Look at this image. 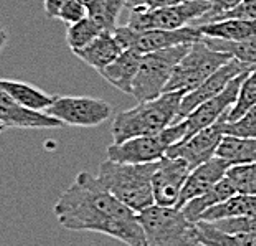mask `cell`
Returning a JSON list of instances; mask_svg holds the SVG:
<instances>
[{"label":"cell","instance_id":"cell-35","mask_svg":"<svg viewBox=\"0 0 256 246\" xmlns=\"http://www.w3.org/2000/svg\"><path fill=\"white\" fill-rule=\"evenodd\" d=\"M68 0H43V7H45V15L48 18H58L62 8L66 5Z\"/></svg>","mask_w":256,"mask_h":246},{"label":"cell","instance_id":"cell-22","mask_svg":"<svg viewBox=\"0 0 256 246\" xmlns=\"http://www.w3.org/2000/svg\"><path fill=\"white\" fill-rule=\"evenodd\" d=\"M238 216H256V195H242L236 194L226 200L225 204L214 206L202 216L200 222H220L226 218H238Z\"/></svg>","mask_w":256,"mask_h":246},{"label":"cell","instance_id":"cell-27","mask_svg":"<svg viewBox=\"0 0 256 246\" xmlns=\"http://www.w3.org/2000/svg\"><path fill=\"white\" fill-rule=\"evenodd\" d=\"M256 108V68L244 78L242 88H240L238 100L235 106L230 109V112L225 114L220 121L223 122H236L238 119H242L248 111H252Z\"/></svg>","mask_w":256,"mask_h":246},{"label":"cell","instance_id":"cell-24","mask_svg":"<svg viewBox=\"0 0 256 246\" xmlns=\"http://www.w3.org/2000/svg\"><path fill=\"white\" fill-rule=\"evenodd\" d=\"M124 7L126 0H94L88 7V17L102 34H114Z\"/></svg>","mask_w":256,"mask_h":246},{"label":"cell","instance_id":"cell-33","mask_svg":"<svg viewBox=\"0 0 256 246\" xmlns=\"http://www.w3.org/2000/svg\"><path fill=\"white\" fill-rule=\"evenodd\" d=\"M242 2H243V0H212V10L205 15V17H202L197 24H194L192 26L214 24V22L218 20L222 15H225L226 12H230V10L238 7Z\"/></svg>","mask_w":256,"mask_h":246},{"label":"cell","instance_id":"cell-30","mask_svg":"<svg viewBox=\"0 0 256 246\" xmlns=\"http://www.w3.org/2000/svg\"><path fill=\"white\" fill-rule=\"evenodd\" d=\"M225 136L243 139H256V108L248 111L236 122H225Z\"/></svg>","mask_w":256,"mask_h":246},{"label":"cell","instance_id":"cell-4","mask_svg":"<svg viewBox=\"0 0 256 246\" xmlns=\"http://www.w3.org/2000/svg\"><path fill=\"white\" fill-rule=\"evenodd\" d=\"M147 246H198L197 223L178 208L152 205L139 213Z\"/></svg>","mask_w":256,"mask_h":246},{"label":"cell","instance_id":"cell-14","mask_svg":"<svg viewBox=\"0 0 256 246\" xmlns=\"http://www.w3.org/2000/svg\"><path fill=\"white\" fill-rule=\"evenodd\" d=\"M253 70H254V66L244 64L242 62H238V60H232L230 63L225 64L223 68H220L215 74H212L210 78L202 86H198L197 90L192 92H187V94L184 96L176 124L184 121V119H187L197 108L205 104L206 101L216 98L222 91H225L226 86L235 78H238L240 74L248 73V71H253Z\"/></svg>","mask_w":256,"mask_h":246},{"label":"cell","instance_id":"cell-11","mask_svg":"<svg viewBox=\"0 0 256 246\" xmlns=\"http://www.w3.org/2000/svg\"><path fill=\"white\" fill-rule=\"evenodd\" d=\"M190 172L192 168L182 158H162L157 164V170L152 177V192H154L156 205L177 208Z\"/></svg>","mask_w":256,"mask_h":246},{"label":"cell","instance_id":"cell-40","mask_svg":"<svg viewBox=\"0 0 256 246\" xmlns=\"http://www.w3.org/2000/svg\"><path fill=\"white\" fill-rule=\"evenodd\" d=\"M5 129H7V128H5V126H4L2 122H0V136H2V132H4Z\"/></svg>","mask_w":256,"mask_h":246},{"label":"cell","instance_id":"cell-20","mask_svg":"<svg viewBox=\"0 0 256 246\" xmlns=\"http://www.w3.org/2000/svg\"><path fill=\"white\" fill-rule=\"evenodd\" d=\"M0 90H4L8 96H12L20 106L36 112H45L58 98V96L46 94L45 91L38 90L28 83L12 81V80H0Z\"/></svg>","mask_w":256,"mask_h":246},{"label":"cell","instance_id":"cell-31","mask_svg":"<svg viewBox=\"0 0 256 246\" xmlns=\"http://www.w3.org/2000/svg\"><path fill=\"white\" fill-rule=\"evenodd\" d=\"M214 225L220 232L230 234H250V236H256V216L226 218V220L214 222Z\"/></svg>","mask_w":256,"mask_h":246},{"label":"cell","instance_id":"cell-15","mask_svg":"<svg viewBox=\"0 0 256 246\" xmlns=\"http://www.w3.org/2000/svg\"><path fill=\"white\" fill-rule=\"evenodd\" d=\"M0 122L7 129H60L64 124L46 112L30 111L0 90Z\"/></svg>","mask_w":256,"mask_h":246},{"label":"cell","instance_id":"cell-37","mask_svg":"<svg viewBox=\"0 0 256 246\" xmlns=\"http://www.w3.org/2000/svg\"><path fill=\"white\" fill-rule=\"evenodd\" d=\"M194 2V0H157L152 8H164V7H177V5H184Z\"/></svg>","mask_w":256,"mask_h":246},{"label":"cell","instance_id":"cell-32","mask_svg":"<svg viewBox=\"0 0 256 246\" xmlns=\"http://www.w3.org/2000/svg\"><path fill=\"white\" fill-rule=\"evenodd\" d=\"M86 17H88V7L81 0H68L66 5L62 8V12L58 15V18L68 26L78 24V22L84 20Z\"/></svg>","mask_w":256,"mask_h":246},{"label":"cell","instance_id":"cell-18","mask_svg":"<svg viewBox=\"0 0 256 246\" xmlns=\"http://www.w3.org/2000/svg\"><path fill=\"white\" fill-rule=\"evenodd\" d=\"M142 62V54L136 50H124L116 62L101 71V76L119 91L132 96L134 80Z\"/></svg>","mask_w":256,"mask_h":246},{"label":"cell","instance_id":"cell-23","mask_svg":"<svg viewBox=\"0 0 256 246\" xmlns=\"http://www.w3.org/2000/svg\"><path fill=\"white\" fill-rule=\"evenodd\" d=\"M216 157L226 160L230 166H246L256 162V139H243L225 136L216 152Z\"/></svg>","mask_w":256,"mask_h":246},{"label":"cell","instance_id":"cell-21","mask_svg":"<svg viewBox=\"0 0 256 246\" xmlns=\"http://www.w3.org/2000/svg\"><path fill=\"white\" fill-rule=\"evenodd\" d=\"M235 195H236L235 187H233L230 180L225 177L215 188H212L210 192L198 196V198L188 202V204L180 210L185 213V216H187L190 222L198 223L206 212L212 210L214 206L225 204L226 200H230L232 196H235Z\"/></svg>","mask_w":256,"mask_h":246},{"label":"cell","instance_id":"cell-3","mask_svg":"<svg viewBox=\"0 0 256 246\" xmlns=\"http://www.w3.org/2000/svg\"><path fill=\"white\" fill-rule=\"evenodd\" d=\"M157 164H118L104 160L100 166L98 180L111 195L129 206L136 213H142L149 206L156 205L152 192V177L157 170Z\"/></svg>","mask_w":256,"mask_h":246},{"label":"cell","instance_id":"cell-29","mask_svg":"<svg viewBox=\"0 0 256 246\" xmlns=\"http://www.w3.org/2000/svg\"><path fill=\"white\" fill-rule=\"evenodd\" d=\"M226 178L235 187L236 194L256 195V162L246 166H233L228 170Z\"/></svg>","mask_w":256,"mask_h":246},{"label":"cell","instance_id":"cell-34","mask_svg":"<svg viewBox=\"0 0 256 246\" xmlns=\"http://www.w3.org/2000/svg\"><path fill=\"white\" fill-rule=\"evenodd\" d=\"M238 18V20H256V0H243L242 4L225 15H222L218 20ZM216 20V22H218Z\"/></svg>","mask_w":256,"mask_h":246},{"label":"cell","instance_id":"cell-12","mask_svg":"<svg viewBox=\"0 0 256 246\" xmlns=\"http://www.w3.org/2000/svg\"><path fill=\"white\" fill-rule=\"evenodd\" d=\"M223 138H225V122L218 121L216 124L210 126V128L200 130V132L192 136V138L172 146L167 150L166 157L182 158L194 170V168H197L202 164L216 157V152H218Z\"/></svg>","mask_w":256,"mask_h":246},{"label":"cell","instance_id":"cell-26","mask_svg":"<svg viewBox=\"0 0 256 246\" xmlns=\"http://www.w3.org/2000/svg\"><path fill=\"white\" fill-rule=\"evenodd\" d=\"M204 42L214 50L228 53L233 60L256 68V36L244 42H222L214 38H204Z\"/></svg>","mask_w":256,"mask_h":246},{"label":"cell","instance_id":"cell-5","mask_svg":"<svg viewBox=\"0 0 256 246\" xmlns=\"http://www.w3.org/2000/svg\"><path fill=\"white\" fill-rule=\"evenodd\" d=\"M192 45H182L168 50L142 54V62L134 80L132 96L138 102L157 100L166 92L174 71Z\"/></svg>","mask_w":256,"mask_h":246},{"label":"cell","instance_id":"cell-8","mask_svg":"<svg viewBox=\"0 0 256 246\" xmlns=\"http://www.w3.org/2000/svg\"><path fill=\"white\" fill-rule=\"evenodd\" d=\"M212 10V0L194 2L164 8H136L130 10L128 26L134 32L149 30H180L192 26Z\"/></svg>","mask_w":256,"mask_h":246},{"label":"cell","instance_id":"cell-19","mask_svg":"<svg viewBox=\"0 0 256 246\" xmlns=\"http://www.w3.org/2000/svg\"><path fill=\"white\" fill-rule=\"evenodd\" d=\"M204 38L222 42H244L256 36V20L228 18L197 26Z\"/></svg>","mask_w":256,"mask_h":246},{"label":"cell","instance_id":"cell-13","mask_svg":"<svg viewBox=\"0 0 256 246\" xmlns=\"http://www.w3.org/2000/svg\"><path fill=\"white\" fill-rule=\"evenodd\" d=\"M250 73H252V71L240 74L238 78H235L226 86L225 91H222L218 96L214 98V100L206 101L205 104H202L200 108L195 109L187 119L180 121L185 126V139L192 138V136L200 132V130L216 124L225 114L230 112V109L235 106V102L238 100L240 88H242L244 78H246Z\"/></svg>","mask_w":256,"mask_h":246},{"label":"cell","instance_id":"cell-36","mask_svg":"<svg viewBox=\"0 0 256 246\" xmlns=\"http://www.w3.org/2000/svg\"><path fill=\"white\" fill-rule=\"evenodd\" d=\"M157 0H126V7L130 10L136 8H152Z\"/></svg>","mask_w":256,"mask_h":246},{"label":"cell","instance_id":"cell-38","mask_svg":"<svg viewBox=\"0 0 256 246\" xmlns=\"http://www.w3.org/2000/svg\"><path fill=\"white\" fill-rule=\"evenodd\" d=\"M7 43H8V32L5 30L4 25H0V52L4 50Z\"/></svg>","mask_w":256,"mask_h":246},{"label":"cell","instance_id":"cell-1","mask_svg":"<svg viewBox=\"0 0 256 246\" xmlns=\"http://www.w3.org/2000/svg\"><path fill=\"white\" fill-rule=\"evenodd\" d=\"M55 216L70 232L111 236L128 246H147L139 213L130 210L90 172H81L55 204Z\"/></svg>","mask_w":256,"mask_h":246},{"label":"cell","instance_id":"cell-10","mask_svg":"<svg viewBox=\"0 0 256 246\" xmlns=\"http://www.w3.org/2000/svg\"><path fill=\"white\" fill-rule=\"evenodd\" d=\"M48 116L73 128H96L112 118L110 102L88 96H62L56 98L45 111Z\"/></svg>","mask_w":256,"mask_h":246},{"label":"cell","instance_id":"cell-39","mask_svg":"<svg viewBox=\"0 0 256 246\" xmlns=\"http://www.w3.org/2000/svg\"><path fill=\"white\" fill-rule=\"evenodd\" d=\"M81 2H83V4L86 5V7H90V5H91L92 2H94V0H81Z\"/></svg>","mask_w":256,"mask_h":246},{"label":"cell","instance_id":"cell-16","mask_svg":"<svg viewBox=\"0 0 256 246\" xmlns=\"http://www.w3.org/2000/svg\"><path fill=\"white\" fill-rule=\"evenodd\" d=\"M230 168H232L230 164L220 157H214L212 160L202 164L197 168H194V170L190 172L187 182H185V187L182 190L177 208L178 210L184 208L188 202L198 198V196L210 192L212 188H215L216 185L226 177Z\"/></svg>","mask_w":256,"mask_h":246},{"label":"cell","instance_id":"cell-2","mask_svg":"<svg viewBox=\"0 0 256 246\" xmlns=\"http://www.w3.org/2000/svg\"><path fill=\"white\" fill-rule=\"evenodd\" d=\"M187 92H164L157 100L139 102L112 119V144H122L129 139L157 136L176 124L182 100Z\"/></svg>","mask_w":256,"mask_h":246},{"label":"cell","instance_id":"cell-17","mask_svg":"<svg viewBox=\"0 0 256 246\" xmlns=\"http://www.w3.org/2000/svg\"><path fill=\"white\" fill-rule=\"evenodd\" d=\"M122 52H124V48L121 43H119L116 35L101 34L86 48L74 52V54L81 62H84L88 64V66L96 70L98 73H101L102 70H106L110 64L116 62V60L121 56Z\"/></svg>","mask_w":256,"mask_h":246},{"label":"cell","instance_id":"cell-7","mask_svg":"<svg viewBox=\"0 0 256 246\" xmlns=\"http://www.w3.org/2000/svg\"><path fill=\"white\" fill-rule=\"evenodd\" d=\"M185 139V126L177 122L162 130L157 136L129 139L122 144H111L108 147V158L118 164H130V166H142V164H156L166 157L167 150L172 146Z\"/></svg>","mask_w":256,"mask_h":246},{"label":"cell","instance_id":"cell-9","mask_svg":"<svg viewBox=\"0 0 256 246\" xmlns=\"http://www.w3.org/2000/svg\"><path fill=\"white\" fill-rule=\"evenodd\" d=\"M114 35L122 45L124 50H136L140 54L154 53L176 48L182 45H194L204 40L197 26H187L180 30H149V32H134L128 25L118 26Z\"/></svg>","mask_w":256,"mask_h":246},{"label":"cell","instance_id":"cell-28","mask_svg":"<svg viewBox=\"0 0 256 246\" xmlns=\"http://www.w3.org/2000/svg\"><path fill=\"white\" fill-rule=\"evenodd\" d=\"M102 32L92 24V20L90 17H86L84 20L78 22L72 26H68L66 30V43L70 46V50L73 53L78 50H83L96 40Z\"/></svg>","mask_w":256,"mask_h":246},{"label":"cell","instance_id":"cell-6","mask_svg":"<svg viewBox=\"0 0 256 246\" xmlns=\"http://www.w3.org/2000/svg\"><path fill=\"white\" fill-rule=\"evenodd\" d=\"M232 60L233 58L228 53L214 50L204 40L194 43L174 71L166 92H192Z\"/></svg>","mask_w":256,"mask_h":246},{"label":"cell","instance_id":"cell-25","mask_svg":"<svg viewBox=\"0 0 256 246\" xmlns=\"http://www.w3.org/2000/svg\"><path fill=\"white\" fill-rule=\"evenodd\" d=\"M198 242L202 246H256V236L250 234H230L220 232L214 223L198 222Z\"/></svg>","mask_w":256,"mask_h":246}]
</instances>
